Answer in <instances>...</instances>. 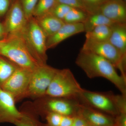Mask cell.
<instances>
[{"instance_id":"obj_1","label":"cell","mask_w":126,"mask_h":126,"mask_svg":"<svg viewBox=\"0 0 126 126\" xmlns=\"http://www.w3.org/2000/svg\"><path fill=\"white\" fill-rule=\"evenodd\" d=\"M75 63L90 79L102 77L114 84L126 96V77L118 73L112 64L101 56L81 50Z\"/></svg>"},{"instance_id":"obj_2","label":"cell","mask_w":126,"mask_h":126,"mask_svg":"<svg viewBox=\"0 0 126 126\" xmlns=\"http://www.w3.org/2000/svg\"><path fill=\"white\" fill-rule=\"evenodd\" d=\"M0 54L19 67L33 70L40 64L34 58L23 36H11L3 41Z\"/></svg>"},{"instance_id":"obj_3","label":"cell","mask_w":126,"mask_h":126,"mask_svg":"<svg viewBox=\"0 0 126 126\" xmlns=\"http://www.w3.org/2000/svg\"><path fill=\"white\" fill-rule=\"evenodd\" d=\"M83 89L70 69H58L45 96L77 100Z\"/></svg>"},{"instance_id":"obj_4","label":"cell","mask_w":126,"mask_h":126,"mask_svg":"<svg viewBox=\"0 0 126 126\" xmlns=\"http://www.w3.org/2000/svg\"><path fill=\"white\" fill-rule=\"evenodd\" d=\"M79 103L75 99L45 96L38 98L34 108L36 113L44 117L50 112L73 117L77 114Z\"/></svg>"},{"instance_id":"obj_5","label":"cell","mask_w":126,"mask_h":126,"mask_svg":"<svg viewBox=\"0 0 126 126\" xmlns=\"http://www.w3.org/2000/svg\"><path fill=\"white\" fill-rule=\"evenodd\" d=\"M23 36L36 61L40 64H46L47 36L37 21L34 19L30 20Z\"/></svg>"},{"instance_id":"obj_6","label":"cell","mask_w":126,"mask_h":126,"mask_svg":"<svg viewBox=\"0 0 126 126\" xmlns=\"http://www.w3.org/2000/svg\"><path fill=\"white\" fill-rule=\"evenodd\" d=\"M81 50L91 52L104 58L118 69L121 75L126 77V63L117 50L108 40L98 41L86 39Z\"/></svg>"},{"instance_id":"obj_7","label":"cell","mask_w":126,"mask_h":126,"mask_svg":"<svg viewBox=\"0 0 126 126\" xmlns=\"http://www.w3.org/2000/svg\"><path fill=\"white\" fill-rule=\"evenodd\" d=\"M57 70L44 64L39 65L32 70L24 98H38L45 96Z\"/></svg>"},{"instance_id":"obj_8","label":"cell","mask_w":126,"mask_h":126,"mask_svg":"<svg viewBox=\"0 0 126 126\" xmlns=\"http://www.w3.org/2000/svg\"><path fill=\"white\" fill-rule=\"evenodd\" d=\"M81 104L114 118L119 114L111 94L95 92L83 89L77 98Z\"/></svg>"},{"instance_id":"obj_9","label":"cell","mask_w":126,"mask_h":126,"mask_svg":"<svg viewBox=\"0 0 126 126\" xmlns=\"http://www.w3.org/2000/svg\"><path fill=\"white\" fill-rule=\"evenodd\" d=\"M32 71L18 67L1 88L11 94L16 101L24 98Z\"/></svg>"},{"instance_id":"obj_10","label":"cell","mask_w":126,"mask_h":126,"mask_svg":"<svg viewBox=\"0 0 126 126\" xmlns=\"http://www.w3.org/2000/svg\"><path fill=\"white\" fill-rule=\"evenodd\" d=\"M21 2L16 1L10 10L6 22V30L11 36H23L27 24Z\"/></svg>"},{"instance_id":"obj_11","label":"cell","mask_w":126,"mask_h":126,"mask_svg":"<svg viewBox=\"0 0 126 126\" xmlns=\"http://www.w3.org/2000/svg\"><path fill=\"white\" fill-rule=\"evenodd\" d=\"M16 100L11 94L0 87V123L14 124L24 115L16 106Z\"/></svg>"},{"instance_id":"obj_12","label":"cell","mask_w":126,"mask_h":126,"mask_svg":"<svg viewBox=\"0 0 126 126\" xmlns=\"http://www.w3.org/2000/svg\"><path fill=\"white\" fill-rule=\"evenodd\" d=\"M77 114L83 118L90 126H115L113 117L82 104L79 103Z\"/></svg>"},{"instance_id":"obj_13","label":"cell","mask_w":126,"mask_h":126,"mask_svg":"<svg viewBox=\"0 0 126 126\" xmlns=\"http://www.w3.org/2000/svg\"><path fill=\"white\" fill-rule=\"evenodd\" d=\"M126 3L123 0H108L101 6L98 12L113 23L126 24Z\"/></svg>"},{"instance_id":"obj_14","label":"cell","mask_w":126,"mask_h":126,"mask_svg":"<svg viewBox=\"0 0 126 126\" xmlns=\"http://www.w3.org/2000/svg\"><path fill=\"white\" fill-rule=\"evenodd\" d=\"M83 32H85L83 23L65 24L54 34L47 37V49L55 47L66 39Z\"/></svg>"},{"instance_id":"obj_15","label":"cell","mask_w":126,"mask_h":126,"mask_svg":"<svg viewBox=\"0 0 126 126\" xmlns=\"http://www.w3.org/2000/svg\"><path fill=\"white\" fill-rule=\"evenodd\" d=\"M108 41L117 50L126 63V24L115 23L111 26Z\"/></svg>"},{"instance_id":"obj_16","label":"cell","mask_w":126,"mask_h":126,"mask_svg":"<svg viewBox=\"0 0 126 126\" xmlns=\"http://www.w3.org/2000/svg\"><path fill=\"white\" fill-rule=\"evenodd\" d=\"M37 22L47 37L54 34L65 23L50 13L38 17Z\"/></svg>"},{"instance_id":"obj_17","label":"cell","mask_w":126,"mask_h":126,"mask_svg":"<svg viewBox=\"0 0 126 126\" xmlns=\"http://www.w3.org/2000/svg\"><path fill=\"white\" fill-rule=\"evenodd\" d=\"M83 23L86 33L99 26L107 25L111 26L115 24L99 12L88 14L87 17Z\"/></svg>"},{"instance_id":"obj_18","label":"cell","mask_w":126,"mask_h":126,"mask_svg":"<svg viewBox=\"0 0 126 126\" xmlns=\"http://www.w3.org/2000/svg\"><path fill=\"white\" fill-rule=\"evenodd\" d=\"M111 32V26L102 25L95 27L91 31L86 32V38L98 41L108 40Z\"/></svg>"},{"instance_id":"obj_19","label":"cell","mask_w":126,"mask_h":126,"mask_svg":"<svg viewBox=\"0 0 126 126\" xmlns=\"http://www.w3.org/2000/svg\"><path fill=\"white\" fill-rule=\"evenodd\" d=\"M18 67L11 61L0 58V87Z\"/></svg>"},{"instance_id":"obj_20","label":"cell","mask_w":126,"mask_h":126,"mask_svg":"<svg viewBox=\"0 0 126 126\" xmlns=\"http://www.w3.org/2000/svg\"><path fill=\"white\" fill-rule=\"evenodd\" d=\"M88 14L79 9L72 8L66 15L63 21L65 24L83 23Z\"/></svg>"},{"instance_id":"obj_21","label":"cell","mask_w":126,"mask_h":126,"mask_svg":"<svg viewBox=\"0 0 126 126\" xmlns=\"http://www.w3.org/2000/svg\"><path fill=\"white\" fill-rule=\"evenodd\" d=\"M56 3V0H39L33 15L38 18L48 14Z\"/></svg>"},{"instance_id":"obj_22","label":"cell","mask_w":126,"mask_h":126,"mask_svg":"<svg viewBox=\"0 0 126 126\" xmlns=\"http://www.w3.org/2000/svg\"><path fill=\"white\" fill-rule=\"evenodd\" d=\"M88 14L96 13L99 8L108 0H81Z\"/></svg>"},{"instance_id":"obj_23","label":"cell","mask_w":126,"mask_h":126,"mask_svg":"<svg viewBox=\"0 0 126 126\" xmlns=\"http://www.w3.org/2000/svg\"><path fill=\"white\" fill-rule=\"evenodd\" d=\"M72 8V7L67 5L56 3L49 13L57 18L63 20L65 16Z\"/></svg>"},{"instance_id":"obj_24","label":"cell","mask_w":126,"mask_h":126,"mask_svg":"<svg viewBox=\"0 0 126 126\" xmlns=\"http://www.w3.org/2000/svg\"><path fill=\"white\" fill-rule=\"evenodd\" d=\"M112 97L119 113H126V96L112 94Z\"/></svg>"},{"instance_id":"obj_25","label":"cell","mask_w":126,"mask_h":126,"mask_svg":"<svg viewBox=\"0 0 126 126\" xmlns=\"http://www.w3.org/2000/svg\"><path fill=\"white\" fill-rule=\"evenodd\" d=\"M63 115L55 113H47L45 116L47 124L50 126H60Z\"/></svg>"},{"instance_id":"obj_26","label":"cell","mask_w":126,"mask_h":126,"mask_svg":"<svg viewBox=\"0 0 126 126\" xmlns=\"http://www.w3.org/2000/svg\"><path fill=\"white\" fill-rule=\"evenodd\" d=\"M57 3L67 5L72 8L83 11L87 13L86 8L81 0H56Z\"/></svg>"},{"instance_id":"obj_27","label":"cell","mask_w":126,"mask_h":126,"mask_svg":"<svg viewBox=\"0 0 126 126\" xmlns=\"http://www.w3.org/2000/svg\"><path fill=\"white\" fill-rule=\"evenodd\" d=\"M23 112L24 113V116L16 121L14 124L16 126H36L31 114Z\"/></svg>"},{"instance_id":"obj_28","label":"cell","mask_w":126,"mask_h":126,"mask_svg":"<svg viewBox=\"0 0 126 126\" xmlns=\"http://www.w3.org/2000/svg\"><path fill=\"white\" fill-rule=\"evenodd\" d=\"M115 119V126H126V113H119Z\"/></svg>"},{"instance_id":"obj_29","label":"cell","mask_w":126,"mask_h":126,"mask_svg":"<svg viewBox=\"0 0 126 126\" xmlns=\"http://www.w3.org/2000/svg\"><path fill=\"white\" fill-rule=\"evenodd\" d=\"M88 125L86 121L79 115L77 114L74 116L72 126H88Z\"/></svg>"},{"instance_id":"obj_30","label":"cell","mask_w":126,"mask_h":126,"mask_svg":"<svg viewBox=\"0 0 126 126\" xmlns=\"http://www.w3.org/2000/svg\"><path fill=\"white\" fill-rule=\"evenodd\" d=\"M10 6L9 0H0V16L6 13Z\"/></svg>"},{"instance_id":"obj_31","label":"cell","mask_w":126,"mask_h":126,"mask_svg":"<svg viewBox=\"0 0 126 126\" xmlns=\"http://www.w3.org/2000/svg\"><path fill=\"white\" fill-rule=\"evenodd\" d=\"M73 119L74 116H63L60 126H72Z\"/></svg>"},{"instance_id":"obj_32","label":"cell","mask_w":126,"mask_h":126,"mask_svg":"<svg viewBox=\"0 0 126 126\" xmlns=\"http://www.w3.org/2000/svg\"><path fill=\"white\" fill-rule=\"evenodd\" d=\"M31 115L32 117L33 118V121L34 123L36 126H50L48 125L47 123H44L41 122L39 121L32 114H31Z\"/></svg>"},{"instance_id":"obj_33","label":"cell","mask_w":126,"mask_h":126,"mask_svg":"<svg viewBox=\"0 0 126 126\" xmlns=\"http://www.w3.org/2000/svg\"><path fill=\"white\" fill-rule=\"evenodd\" d=\"M5 29L4 26L0 23V39L3 38L5 34Z\"/></svg>"},{"instance_id":"obj_34","label":"cell","mask_w":126,"mask_h":126,"mask_svg":"<svg viewBox=\"0 0 126 126\" xmlns=\"http://www.w3.org/2000/svg\"><path fill=\"white\" fill-rule=\"evenodd\" d=\"M3 41H0V49L2 45V43H3Z\"/></svg>"},{"instance_id":"obj_35","label":"cell","mask_w":126,"mask_h":126,"mask_svg":"<svg viewBox=\"0 0 126 126\" xmlns=\"http://www.w3.org/2000/svg\"><path fill=\"white\" fill-rule=\"evenodd\" d=\"M88 126H89V125H88Z\"/></svg>"}]
</instances>
